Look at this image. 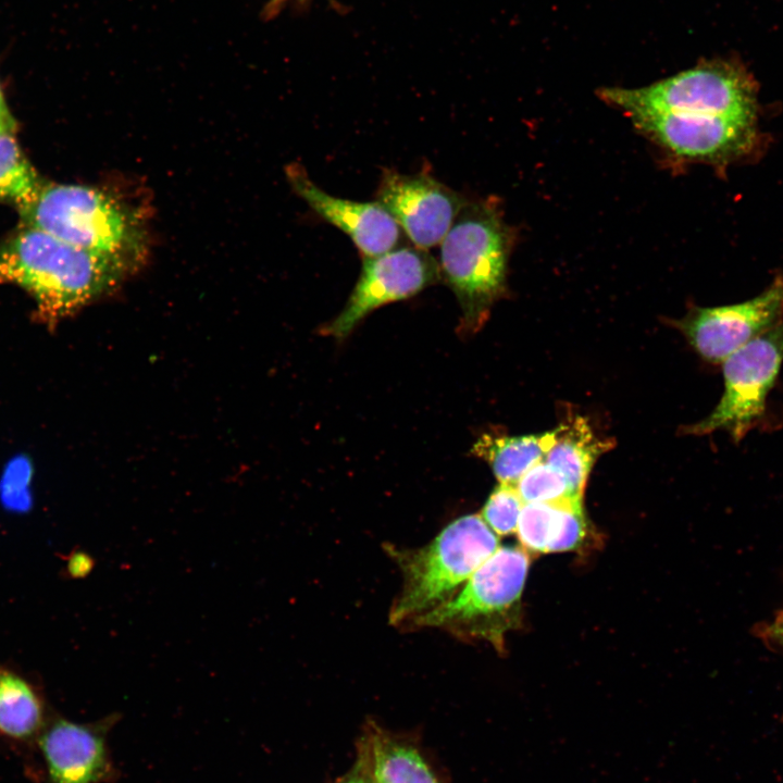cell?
Returning <instances> with one entry per match:
<instances>
[{
	"label": "cell",
	"mask_w": 783,
	"mask_h": 783,
	"mask_svg": "<svg viewBox=\"0 0 783 783\" xmlns=\"http://www.w3.org/2000/svg\"><path fill=\"white\" fill-rule=\"evenodd\" d=\"M132 270L29 226L0 245V283L25 290L49 326L114 289Z\"/></svg>",
	"instance_id": "obj_1"
},
{
	"label": "cell",
	"mask_w": 783,
	"mask_h": 783,
	"mask_svg": "<svg viewBox=\"0 0 783 783\" xmlns=\"http://www.w3.org/2000/svg\"><path fill=\"white\" fill-rule=\"evenodd\" d=\"M513 237L496 198L467 199L439 244L440 276L459 302L461 331L477 330L505 294Z\"/></svg>",
	"instance_id": "obj_2"
},
{
	"label": "cell",
	"mask_w": 783,
	"mask_h": 783,
	"mask_svg": "<svg viewBox=\"0 0 783 783\" xmlns=\"http://www.w3.org/2000/svg\"><path fill=\"white\" fill-rule=\"evenodd\" d=\"M498 548V536L478 514L453 520L423 547L385 546L402 573L401 592L390 608L389 622L406 627L450 600Z\"/></svg>",
	"instance_id": "obj_3"
},
{
	"label": "cell",
	"mask_w": 783,
	"mask_h": 783,
	"mask_svg": "<svg viewBox=\"0 0 783 783\" xmlns=\"http://www.w3.org/2000/svg\"><path fill=\"white\" fill-rule=\"evenodd\" d=\"M17 211L23 226L40 229L133 270L140 261L145 245L140 220L103 189L45 184L38 196Z\"/></svg>",
	"instance_id": "obj_4"
},
{
	"label": "cell",
	"mask_w": 783,
	"mask_h": 783,
	"mask_svg": "<svg viewBox=\"0 0 783 783\" xmlns=\"http://www.w3.org/2000/svg\"><path fill=\"white\" fill-rule=\"evenodd\" d=\"M529 566L522 547L498 548L450 600L406 627H437L459 639L487 641L502 651L505 634L520 623Z\"/></svg>",
	"instance_id": "obj_5"
},
{
	"label": "cell",
	"mask_w": 783,
	"mask_h": 783,
	"mask_svg": "<svg viewBox=\"0 0 783 783\" xmlns=\"http://www.w3.org/2000/svg\"><path fill=\"white\" fill-rule=\"evenodd\" d=\"M606 102L624 113L651 110L756 121L757 88L738 63L703 61L688 70L638 88L599 90Z\"/></svg>",
	"instance_id": "obj_6"
},
{
	"label": "cell",
	"mask_w": 783,
	"mask_h": 783,
	"mask_svg": "<svg viewBox=\"0 0 783 783\" xmlns=\"http://www.w3.org/2000/svg\"><path fill=\"white\" fill-rule=\"evenodd\" d=\"M783 362V322L722 362L723 394L712 412L686 428L694 435L728 432L741 442L765 418L767 399Z\"/></svg>",
	"instance_id": "obj_7"
},
{
	"label": "cell",
	"mask_w": 783,
	"mask_h": 783,
	"mask_svg": "<svg viewBox=\"0 0 783 783\" xmlns=\"http://www.w3.org/2000/svg\"><path fill=\"white\" fill-rule=\"evenodd\" d=\"M625 114L646 137L688 161L725 165L747 156L758 139L755 121L651 110Z\"/></svg>",
	"instance_id": "obj_8"
},
{
	"label": "cell",
	"mask_w": 783,
	"mask_h": 783,
	"mask_svg": "<svg viewBox=\"0 0 783 783\" xmlns=\"http://www.w3.org/2000/svg\"><path fill=\"white\" fill-rule=\"evenodd\" d=\"M440 279L438 261L415 246L362 258L361 273L346 306L322 334L344 339L373 310L410 298Z\"/></svg>",
	"instance_id": "obj_9"
},
{
	"label": "cell",
	"mask_w": 783,
	"mask_h": 783,
	"mask_svg": "<svg viewBox=\"0 0 783 783\" xmlns=\"http://www.w3.org/2000/svg\"><path fill=\"white\" fill-rule=\"evenodd\" d=\"M413 246L430 249L442 243L465 198L427 171L399 173L385 167L375 192Z\"/></svg>",
	"instance_id": "obj_10"
},
{
	"label": "cell",
	"mask_w": 783,
	"mask_h": 783,
	"mask_svg": "<svg viewBox=\"0 0 783 783\" xmlns=\"http://www.w3.org/2000/svg\"><path fill=\"white\" fill-rule=\"evenodd\" d=\"M783 322V277L761 294L734 303L697 308L678 322L693 348L712 363H722L749 341Z\"/></svg>",
	"instance_id": "obj_11"
},
{
	"label": "cell",
	"mask_w": 783,
	"mask_h": 783,
	"mask_svg": "<svg viewBox=\"0 0 783 783\" xmlns=\"http://www.w3.org/2000/svg\"><path fill=\"white\" fill-rule=\"evenodd\" d=\"M121 714L78 723L52 712L37 742L45 783H112L119 772L108 736Z\"/></svg>",
	"instance_id": "obj_12"
},
{
	"label": "cell",
	"mask_w": 783,
	"mask_h": 783,
	"mask_svg": "<svg viewBox=\"0 0 783 783\" xmlns=\"http://www.w3.org/2000/svg\"><path fill=\"white\" fill-rule=\"evenodd\" d=\"M286 175L294 191L321 219L349 236L362 258L398 247L401 228L377 201L359 202L330 195L297 163L287 166Z\"/></svg>",
	"instance_id": "obj_13"
},
{
	"label": "cell",
	"mask_w": 783,
	"mask_h": 783,
	"mask_svg": "<svg viewBox=\"0 0 783 783\" xmlns=\"http://www.w3.org/2000/svg\"><path fill=\"white\" fill-rule=\"evenodd\" d=\"M52 708L34 680L10 666H0V739L22 755L37 750V742Z\"/></svg>",
	"instance_id": "obj_14"
},
{
	"label": "cell",
	"mask_w": 783,
	"mask_h": 783,
	"mask_svg": "<svg viewBox=\"0 0 783 783\" xmlns=\"http://www.w3.org/2000/svg\"><path fill=\"white\" fill-rule=\"evenodd\" d=\"M360 739L358 756L374 783H439L420 749L408 739L374 722L366 725Z\"/></svg>",
	"instance_id": "obj_15"
},
{
	"label": "cell",
	"mask_w": 783,
	"mask_h": 783,
	"mask_svg": "<svg viewBox=\"0 0 783 783\" xmlns=\"http://www.w3.org/2000/svg\"><path fill=\"white\" fill-rule=\"evenodd\" d=\"M554 431L555 442L544 460L561 473L572 493L582 498L595 460L610 448V443L597 438L580 415L568 418Z\"/></svg>",
	"instance_id": "obj_16"
},
{
	"label": "cell",
	"mask_w": 783,
	"mask_h": 783,
	"mask_svg": "<svg viewBox=\"0 0 783 783\" xmlns=\"http://www.w3.org/2000/svg\"><path fill=\"white\" fill-rule=\"evenodd\" d=\"M554 442L555 431L538 436L484 434L471 451L488 462L499 483L515 485L531 467L544 459Z\"/></svg>",
	"instance_id": "obj_17"
},
{
	"label": "cell",
	"mask_w": 783,
	"mask_h": 783,
	"mask_svg": "<svg viewBox=\"0 0 783 783\" xmlns=\"http://www.w3.org/2000/svg\"><path fill=\"white\" fill-rule=\"evenodd\" d=\"M573 500L524 504L515 531L522 548L533 554L559 552L569 534Z\"/></svg>",
	"instance_id": "obj_18"
},
{
	"label": "cell",
	"mask_w": 783,
	"mask_h": 783,
	"mask_svg": "<svg viewBox=\"0 0 783 783\" xmlns=\"http://www.w3.org/2000/svg\"><path fill=\"white\" fill-rule=\"evenodd\" d=\"M44 185L17 142L15 133L0 130V201L18 210L29 204Z\"/></svg>",
	"instance_id": "obj_19"
},
{
	"label": "cell",
	"mask_w": 783,
	"mask_h": 783,
	"mask_svg": "<svg viewBox=\"0 0 783 783\" xmlns=\"http://www.w3.org/2000/svg\"><path fill=\"white\" fill-rule=\"evenodd\" d=\"M515 488L524 504L556 502L579 499L567 480L544 459L531 467L517 482Z\"/></svg>",
	"instance_id": "obj_20"
},
{
	"label": "cell",
	"mask_w": 783,
	"mask_h": 783,
	"mask_svg": "<svg viewBox=\"0 0 783 783\" xmlns=\"http://www.w3.org/2000/svg\"><path fill=\"white\" fill-rule=\"evenodd\" d=\"M523 506L515 485L499 483L487 499L481 517L496 535L507 536L517 531Z\"/></svg>",
	"instance_id": "obj_21"
},
{
	"label": "cell",
	"mask_w": 783,
	"mask_h": 783,
	"mask_svg": "<svg viewBox=\"0 0 783 783\" xmlns=\"http://www.w3.org/2000/svg\"><path fill=\"white\" fill-rule=\"evenodd\" d=\"M757 634L767 644L783 649V610L779 611L771 621L759 625Z\"/></svg>",
	"instance_id": "obj_22"
},
{
	"label": "cell",
	"mask_w": 783,
	"mask_h": 783,
	"mask_svg": "<svg viewBox=\"0 0 783 783\" xmlns=\"http://www.w3.org/2000/svg\"><path fill=\"white\" fill-rule=\"evenodd\" d=\"M92 559L84 552H76L69 561V572L75 577L85 576L92 569Z\"/></svg>",
	"instance_id": "obj_23"
},
{
	"label": "cell",
	"mask_w": 783,
	"mask_h": 783,
	"mask_svg": "<svg viewBox=\"0 0 783 783\" xmlns=\"http://www.w3.org/2000/svg\"><path fill=\"white\" fill-rule=\"evenodd\" d=\"M338 783H374L363 759L358 756L352 770Z\"/></svg>",
	"instance_id": "obj_24"
},
{
	"label": "cell",
	"mask_w": 783,
	"mask_h": 783,
	"mask_svg": "<svg viewBox=\"0 0 783 783\" xmlns=\"http://www.w3.org/2000/svg\"><path fill=\"white\" fill-rule=\"evenodd\" d=\"M16 128V121L14 120L9 109L0 84V130H9L15 133Z\"/></svg>",
	"instance_id": "obj_25"
},
{
	"label": "cell",
	"mask_w": 783,
	"mask_h": 783,
	"mask_svg": "<svg viewBox=\"0 0 783 783\" xmlns=\"http://www.w3.org/2000/svg\"><path fill=\"white\" fill-rule=\"evenodd\" d=\"M289 1L291 0H269L263 9L262 16L269 20L275 17Z\"/></svg>",
	"instance_id": "obj_26"
},
{
	"label": "cell",
	"mask_w": 783,
	"mask_h": 783,
	"mask_svg": "<svg viewBox=\"0 0 783 783\" xmlns=\"http://www.w3.org/2000/svg\"><path fill=\"white\" fill-rule=\"evenodd\" d=\"M782 720H783V717H782Z\"/></svg>",
	"instance_id": "obj_27"
}]
</instances>
